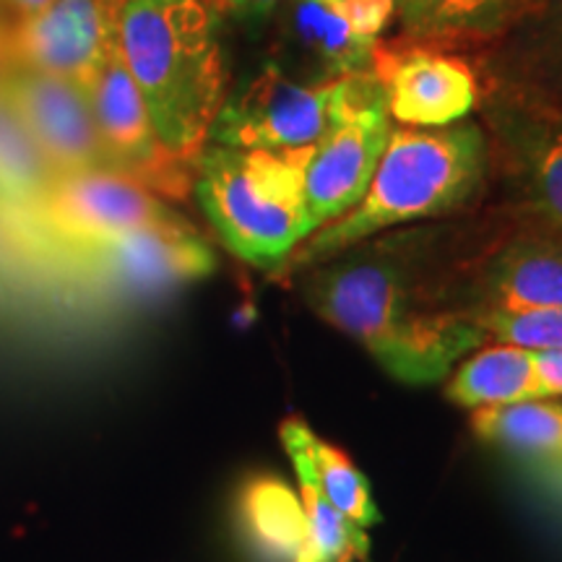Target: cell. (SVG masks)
<instances>
[{"instance_id": "6da1fadb", "label": "cell", "mask_w": 562, "mask_h": 562, "mask_svg": "<svg viewBox=\"0 0 562 562\" xmlns=\"http://www.w3.org/2000/svg\"><path fill=\"white\" fill-rule=\"evenodd\" d=\"M482 248L463 252L442 229L396 232L351 245L294 281L305 305L389 375L435 383L487 344L469 302V271Z\"/></svg>"}, {"instance_id": "7a4b0ae2", "label": "cell", "mask_w": 562, "mask_h": 562, "mask_svg": "<svg viewBox=\"0 0 562 562\" xmlns=\"http://www.w3.org/2000/svg\"><path fill=\"white\" fill-rule=\"evenodd\" d=\"M490 161V136L474 121L446 128L398 125L391 131L389 146L360 203L313 232L277 273L294 279L389 229L461 214L482 195Z\"/></svg>"}, {"instance_id": "3957f363", "label": "cell", "mask_w": 562, "mask_h": 562, "mask_svg": "<svg viewBox=\"0 0 562 562\" xmlns=\"http://www.w3.org/2000/svg\"><path fill=\"white\" fill-rule=\"evenodd\" d=\"M117 47L161 146L195 165L227 100L214 0H121Z\"/></svg>"}, {"instance_id": "277c9868", "label": "cell", "mask_w": 562, "mask_h": 562, "mask_svg": "<svg viewBox=\"0 0 562 562\" xmlns=\"http://www.w3.org/2000/svg\"><path fill=\"white\" fill-rule=\"evenodd\" d=\"M311 149L209 146L195 161L193 191L220 240L258 269L277 271L311 237L305 167Z\"/></svg>"}, {"instance_id": "5b68a950", "label": "cell", "mask_w": 562, "mask_h": 562, "mask_svg": "<svg viewBox=\"0 0 562 562\" xmlns=\"http://www.w3.org/2000/svg\"><path fill=\"white\" fill-rule=\"evenodd\" d=\"M482 110L492 157L516 193L518 224L562 240V104L495 81Z\"/></svg>"}, {"instance_id": "8992f818", "label": "cell", "mask_w": 562, "mask_h": 562, "mask_svg": "<svg viewBox=\"0 0 562 562\" xmlns=\"http://www.w3.org/2000/svg\"><path fill=\"white\" fill-rule=\"evenodd\" d=\"M355 76L307 83L269 63L224 100L209 140L229 149H307L326 136L347 108Z\"/></svg>"}, {"instance_id": "52a82bcc", "label": "cell", "mask_w": 562, "mask_h": 562, "mask_svg": "<svg viewBox=\"0 0 562 562\" xmlns=\"http://www.w3.org/2000/svg\"><path fill=\"white\" fill-rule=\"evenodd\" d=\"M393 16L396 0H281L273 63L307 83L364 74Z\"/></svg>"}, {"instance_id": "ba28073f", "label": "cell", "mask_w": 562, "mask_h": 562, "mask_svg": "<svg viewBox=\"0 0 562 562\" xmlns=\"http://www.w3.org/2000/svg\"><path fill=\"white\" fill-rule=\"evenodd\" d=\"M391 131V115L375 76L370 70L357 74L347 108L307 159L305 214L311 235L360 203Z\"/></svg>"}, {"instance_id": "9c48e42d", "label": "cell", "mask_w": 562, "mask_h": 562, "mask_svg": "<svg viewBox=\"0 0 562 562\" xmlns=\"http://www.w3.org/2000/svg\"><path fill=\"white\" fill-rule=\"evenodd\" d=\"M26 211L42 235L66 250H87L128 232L182 220L157 193L112 172L60 175Z\"/></svg>"}, {"instance_id": "30bf717a", "label": "cell", "mask_w": 562, "mask_h": 562, "mask_svg": "<svg viewBox=\"0 0 562 562\" xmlns=\"http://www.w3.org/2000/svg\"><path fill=\"white\" fill-rule=\"evenodd\" d=\"M76 269L115 297L151 300L209 277L216 269V258L199 232L180 220L76 250Z\"/></svg>"}, {"instance_id": "8fae6325", "label": "cell", "mask_w": 562, "mask_h": 562, "mask_svg": "<svg viewBox=\"0 0 562 562\" xmlns=\"http://www.w3.org/2000/svg\"><path fill=\"white\" fill-rule=\"evenodd\" d=\"M89 100L104 149L117 175L136 180L159 199L182 201L191 193L195 165L175 157L161 146L117 45L112 47L110 58L89 87Z\"/></svg>"}, {"instance_id": "7c38bea8", "label": "cell", "mask_w": 562, "mask_h": 562, "mask_svg": "<svg viewBox=\"0 0 562 562\" xmlns=\"http://www.w3.org/2000/svg\"><path fill=\"white\" fill-rule=\"evenodd\" d=\"M121 0H53L32 16L11 21L5 68L58 76L89 91L117 45Z\"/></svg>"}, {"instance_id": "4fadbf2b", "label": "cell", "mask_w": 562, "mask_h": 562, "mask_svg": "<svg viewBox=\"0 0 562 562\" xmlns=\"http://www.w3.org/2000/svg\"><path fill=\"white\" fill-rule=\"evenodd\" d=\"M0 91L55 175L115 172L97 128L89 91L58 76L9 66L0 74Z\"/></svg>"}, {"instance_id": "5bb4252c", "label": "cell", "mask_w": 562, "mask_h": 562, "mask_svg": "<svg viewBox=\"0 0 562 562\" xmlns=\"http://www.w3.org/2000/svg\"><path fill=\"white\" fill-rule=\"evenodd\" d=\"M370 74L391 121L404 128H446L467 121L480 102V79L459 55L430 45H378Z\"/></svg>"}, {"instance_id": "9a60e30c", "label": "cell", "mask_w": 562, "mask_h": 562, "mask_svg": "<svg viewBox=\"0 0 562 562\" xmlns=\"http://www.w3.org/2000/svg\"><path fill=\"white\" fill-rule=\"evenodd\" d=\"M469 302L476 318L562 311V240L518 224L484 243L469 271Z\"/></svg>"}, {"instance_id": "2e32d148", "label": "cell", "mask_w": 562, "mask_h": 562, "mask_svg": "<svg viewBox=\"0 0 562 562\" xmlns=\"http://www.w3.org/2000/svg\"><path fill=\"white\" fill-rule=\"evenodd\" d=\"M544 0H396L404 42L440 50L508 37Z\"/></svg>"}, {"instance_id": "e0dca14e", "label": "cell", "mask_w": 562, "mask_h": 562, "mask_svg": "<svg viewBox=\"0 0 562 562\" xmlns=\"http://www.w3.org/2000/svg\"><path fill=\"white\" fill-rule=\"evenodd\" d=\"M237 516L261 558L271 562H318L300 495L277 476H252L240 490Z\"/></svg>"}, {"instance_id": "ac0fdd59", "label": "cell", "mask_w": 562, "mask_h": 562, "mask_svg": "<svg viewBox=\"0 0 562 562\" xmlns=\"http://www.w3.org/2000/svg\"><path fill=\"white\" fill-rule=\"evenodd\" d=\"M448 402L484 409L550 398L537 368V351L513 344H484L461 360L446 383Z\"/></svg>"}, {"instance_id": "d6986e66", "label": "cell", "mask_w": 562, "mask_h": 562, "mask_svg": "<svg viewBox=\"0 0 562 562\" xmlns=\"http://www.w3.org/2000/svg\"><path fill=\"white\" fill-rule=\"evenodd\" d=\"M279 435L286 453H290L294 472H297L300 501L305 508L307 524H311L318 562H355L368 558L370 542L364 531L357 524H351L344 513L336 510L321 487L311 456V427L302 419H286L281 422Z\"/></svg>"}, {"instance_id": "ffe728a7", "label": "cell", "mask_w": 562, "mask_h": 562, "mask_svg": "<svg viewBox=\"0 0 562 562\" xmlns=\"http://www.w3.org/2000/svg\"><path fill=\"white\" fill-rule=\"evenodd\" d=\"M472 427L482 440L537 461L562 463V402L539 398L474 409Z\"/></svg>"}, {"instance_id": "44dd1931", "label": "cell", "mask_w": 562, "mask_h": 562, "mask_svg": "<svg viewBox=\"0 0 562 562\" xmlns=\"http://www.w3.org/2000/svg\"><path fill=\"white\" fill-rule=\"evenodd\" d=\"M508 83L562 104V0H544L510 32Z\"/></svg>"}, {"instance_id": "7402d4cb", "label": "cell", "mask_w": 562, "mask_h": 562, "mask_svg": "<svg viewBox=\"0 0 562 562\" xmlns=\"http://www.w3.org/2000/svg\"><path fill=\"white\" fill-rule=\"evenodd\" d=\"M55 180L58 175L50 161L0 91V199L32 206L50 191Z\"/></svg>"}, {"instance_id": "603a6c76", "label": "cell", "mask_w": 562, "mask_h": 562, "mask_svg": "<svg viewBox=\"0 0 562 562\" xmlns=\"http://www.w3.org/2000/svg\"><path fill=\"white\" fill-rule=\"evenodd\" d=\"M311 456L321 487L336 510L344 513L360 529L381 521V513H378L375 503H372L368 480H364V474L349 461V456L341 448L313 435Z\"/></svg>"}, {"instance_id": "cb8c5ba5", "label": "cell", "mask_w": 562, "mask_h": 562, "mask_svg": "<svg viewBox=\"0 0 562 562\" xmlns=\"http://www.w3.org/2000/svg\"><path fill=\"white\" fill-rule=\"evenodd\" d=\"M487 344H513L531 351L562 349V311L495 313L480 318Z\"/></svg>"}, {"instance_id": "d4e9b609", "label": "cell", "mask_w": 562, "mask_h": 562, "mask_svg": "<svg viewBox=\"0 0 562 562\" xmlns=\"http://www.w3.org/2000/svg\"><path fill=\"white\" fill-rule=\"evenodd\" d=\"M537 368L550 398H562V349L537 351Z\"/></svg>"}, {"instance_id": "484cf974", "label": "cell", "mask_w": 562, "mask_h": 562, "mask_svg": "<svg viewBox=\"0 0 562 562\" xmlns=\"http://www.w3.org/2000/svg\"><path fill=\"white\" fill-rule=\"evenodd\" d=\"M216 3L224 5V9L237 13V16L250 19V21H261L269 16V13L277 11V5L281 0H216Z\"/></svg>"}, {"instance_id": "4316f807", "label": "cell", "mask_w": 562, "mask_h": 562, "mask_svg": "<svg viewBox=\"0 0 562 562\" xmlns=\"http://www.w3.org/2000/svg\"><path fill=\"white\" fill-rule=\"evenodd\" d=\"M53 0H0V11L5 13V19L9 21H19V19L32 16V13L42 11Z\"/></svg>"}, {"instance_id": "83f0119b", "label": "cell", "mask_w": 562, "mask_h": 562, "mask_svg": "<svg viewBox=\"0 0 562 562\" xmlns=\"http://www.w3.org/2000/svg\"><path fill=\"white\" fill-rule=\"evenodd\" d=\"M11 21L5 19V13L0 11V74L5 70V32H9Z\"/></svg>"}]
</instances>
